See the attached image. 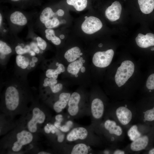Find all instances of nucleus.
Instances as JSON below:
<instances>
[{"instance_id":"obj_1","label":"nucleus","mask_w":154,"mask_h":154,"mask_svg":"<svg viewBox=\"0 0 154 154\" xmlns=\"http://www.w3.org/2000/svg\"><path fill=\"white\" fill-rule=\"evenodd\" d=\"M64 14V11L61 9H59L54 12L51 8L47 7L40 13L37 22L43 30L52 29L58 27L60 24L58 17L62 16Z\"/></svg>"},{"instance_id":"obj_2","label":"nucleus","mask_w":154,"mask_h":154,"mask_svg":"<svg viewBox=\"0 0 154 154\" xmlns=\"http://www.w3.org/2000/svg\"><path fill=\"white\" fill-rule=\"evenodd\" d=\"M135 66L131 61L129 60L123 62L117 68L115 76L116 83L118 87L123 85L132 75Z\"/></svg>"},{"instance_id":"obj_3","label":"nucleus","mask_w":154,"mask_h":154,"mask_svg":"<svg viewBox=\"0 0 154 154\" xmlns=\"http://www.w3.org/2000/svg\"><path fill=\"white\" fill-rule=\"evenodd\" d=\"M5 97L7 109L10 111L15 110L19 102V94L18 89L13 86H9L6 90Z\"/></svg>"},{"instance_id":"obj_4","label":"nucleus","mask_w":154,"mask_h":154,"mask_svg":"<svg viewBox=\"0 0 154 154\" xmlns=\"http://www.w3.org/2000/svg\"><path fill=\"white\" fill-rule=\"evenodd\" d=\"M114 54V51L112 49L105 51L97 52L93 56L92 62L96 67L102 68L106 67L111 63Z\"/></svg>"},{"instance_id":"obj_5","label":"nucleus","mask_w":154,"mask_h":154,"mask_svg":"<svg viewBox=\"0 0 154 154\" xmlns=\"http://www.w3.org/2000/svg\"><path fill=\"white\" fill-rule=\"evenodd\" d=\"M102 27V23L98 18L94 16H90L83 22L81 25V28L85 33L91 34L99 30Z\"/></svg>"},{"instance_id":"obj_6","label":"nucleus","mask_w":154,"mask_h":154,"mask_svg":"<svg viewBox=\"0 0 154 154\" xmlns=\"http://www.w3.org/2000/svg\"><path fill=\"white\" fill-rule=\"evenodd\" d=\"M8 20L11 26L17 28H21L25 26L29 21L26 15L19 11L10 13L8 16Z\"/></svg>"},{"instance_id":"obj_7","label":"nucleus","mask_w":154,"mask_h":154,"mask_svg":"<svg viewBox=\"0 0 154 154\" xmlns=\"http://www.w3.org/2000/svg\"><path fill=\"white\" fill-rule=\"evenodd\" d=\"M32 113V118L28 123L27 127L30 132L34 133L37 130V123H43L45 120V116L44 113L37 107L33 109Z\"/></svg>"},{"instance_id":"obj_8","label":"nucleus","mask_w":154,"mask_h":154,"mask_svg":"<svg viewBox=\"0 0 154 154\" xmlns=\"http://www.w3.org/2000/svg\"><path fill=\"white\" fill-rule=\"evenodd\" d=\"M33 138L32 134L29 131L24 130L19 132L17 135V140L13 143L12 147L13 151H19L23 145L31 143Z\"/></svg>"},{"instance_id":"obj_9","label":"nucleus","mask_w":154,"mask_h":154,"mask_svg":"<svg viewBox=\"0 0 154 154\" xmlns=\"http://www.w3.org/2000/svg\"><path fill=\"white\" fill-rule=\"evenodd\" d=\"M121 10V6L120 2L115 1L106 10L105 16L110 21H115L119 18Z\"/></svg>"},{"instance_id":"obj_10","label":"nucleus","mask_w":154,"mask_h":154,"mask_svg":"<svg viewBox=\"0 0 154 154\" xmlns=\"http://www.w3.org/2000/svg\"><path fill=\"white\" fill-rule=\"evenodd\" d=\"M88 133L87 130L84 127H76L73 128L67 134L66 139L70 142L84 140L87 137Z\"/></svg>"},{"instance_id":"obj_11","label":"nucleus","mask_w":154,"mask_h":154,"mask_svg":"<svg viewBox=\"0 0 154 154\" xmlns=\"http://www.w3.org/2000/svg\"><path fill=\"white\" fill-rule=\"evenodd\" d=\"M80 98V94L77 92H74L71 95L68 104V111L70 116H75L78 113Z\"/></svg>"},{"instance_id":"obj_12","label":"nucleus","mask_w":154,"mask_h":154,"mask_svg":"<svg viewBox=\"0 0 154 154\" xmlns=\"http://www.w3.org/2000/svg\"><path fill=\"white\" fill-rule=\"evenodd\" d=\"M135 41L137 45L141 48L154 46V34L149 33L144 35L139 33L135 38Z\"/></svg>"},{"instance_id":"obj_13","label":"nucleus","mask_w":154,"mask_h":154,"mask_svg":"<svg viewBox=\"0 0 154 154\" xmlns=\"http://www.w3.org/2000/svg\"><path fill=\"white\" fill-rule=\"evenodd\" d=\"M116 114L119 121L124 125L127 124L132 118V114L131 111L124 106L118 108L116 111Z\"/></svg>"},{"instance_id":"obj_14","label":"nucleus","mask_w":154,"mask_h":154,"mask_svg":"<svg viewBox=\"0 0 154 154\" xmlns=\"http://www.w3.org/2000/svg\"><path fill=\"white\" fill-rule=\"evenodd\" d=\"M93 117L96 119H99L102 116L104 110L102 101L100 99L96 98L92 101L91 107Z\"/></svg>"},{"instance_id":"obj_15","label":"nucleus","mask_w":154,"mask_h":154,"mask_svg":"<svg viewBox=\"0 0 154 154\" xmlns=\"http://www.w3.org/2000/svg\"><path fill=\"white\" fill-rule=\"evenodd\" d=\"M70 96V94L68 93L63 92L60 94L59 100L53 106V109L56 112H60L66 107Z\"/></svg>"},{"instance_id":"obj_16","label":"nucleus","mask_w":154,"mask_h":154,"mask_svg":"<svg viewBox=\"0 0 154 154\" xmlns=\"http://www.w3.org/2000/svg\"><path fill=\"white\" fill-rule=\"evenodd\" d=\"M149 138L146 135L140 137L133 141L130 145V148L133 151H139L145 149L147 145Z\"/></svg>"},{"instance_id":"obj_17","label":"nucleus","mask_w":154,"mask_h":154,"mask_svg":"<svg viewBox=\"0 0 154 154\" xmlns=\"http://www.w3.org/2000/svg\"><path fill=\"white\" fill-rule=\"evenodd\" d=\"M104 126L110 134H114L119 136L122 133L121 127L117 125L116 122L114 121L109 119L106 120L104 123Z\"/></svg>"},{"instance_id":"obj_18","label":"nucleus","mask_w":154,"mask_h":154,"mask_svg":"<svg viewBox=\"0 0 154 154\" xmlns=\"http://www.w3.org/2000/svg\"><path fill=\"white\" fill-rule=\"evenodd\" d=\"M140 9L144 14L151 13L154 9V0H138Z\"/></svg>"},{"instance_id":"obj_19","label":"nucleus","mask_w":154,"mask_h":154,"mask_svg":"<svg viewBox=\"0 0 154 154\" xmlns=\"http://www.w3.org/2000/svg\"><path fill=\"white\" fill-rule=\"evenodd\" d=\"M80 53L81 50L78 47H73L66 52L64 57L68 62H72L80 57Z\"/></svg>"},{"instance_id":"obj_20","label":"nucleus","mask_w":154,"mask_h":154,"mask_svg":"<svg viewBox=\"0 0 154 154\" xmlns=\"http://www.w3.org/2000/svg\"><path fill=\"white\" fill-rule=\"evenodd\" d=\"M88 0H66L67 4L73 6L76 10L81 11L87 7Z\"/></svg>"},{"instance_id":"obj_21","label":"nucleus","mask_w":154,"mask_h":154,"mask_svg":"<svg viewBox=\"0 0 154 154\" xmlns=\"http://www.w3.org/2000/svg\"><path fill=\"white\" fill-rule=\"evenodd\" d=\"M57 68L55 69H49L46 72V76L48 78H53L56 79L58 75L61 72H64L65 70L64 66L62 64H59Z\"/></svg>"},{"instance_id":"obj_22","label":"nucleus","mask_w":154,"mask_h":154,"mask_svg":"<svg viewBox=\"0 0 154 154\" xmlns=\"http://www.w3.org/2000/svg\"><path fill=\"white\" fill-rule=\"evenodd\" d=\"M83 63L79 60L74 61L70 64L67 67V71L73 75L77 74L82 66Z\"/></svg>"},{"instance_id":"obj_23","label":"nucleus","mask_w":154,"mask_h":154,"mask_svg":"<svg viewBox=\"0 0 154 154\" xmlns=\"http://www.w3.org/2000/svg\"><path fill=\"white\" fill-rule=\"evenodd\" d=\"M87 146L84 143H79L73 147L71 152V154H87L88 153Z\"/></svg>"},{"instance_id":"obj_24","label":"nucleus","mask_w":154,"mask_h":154,"mask_svg":"<svg viewBox=\"0 0 154 154\" xmlns=\"http://www.w3.org/2000/svg\"><path fill=\"white\" fill-rule=\"evenodd\" d=\"M16 62L17 66L22 69L27 68L30 63L28 58L22 55L18 54L16 56Z\"/></svg>"},{"instance_id":"obj_25","label":"nucleus","mask_w":154,"mask_h":154,"mask_svg":"<svg viewBox=\"0 0 154 154\" xmlns=\"http://www.w3.org/2000/svg\"><path fill=\"white\" fill-rule=\"evenodd\" d=\"M127 134L130 139L134 141L141 136V134L138 131L136 125L132 126L127 132Z\"/></svg>"},{"instance_id":"obj_26","label":"nucleus","mask_w":154,"mask_h":154,"mask_svg":"<svg viewBox=\"0 0 154 154\" xmlns=\"http://www.w3.org/2000/svg\"><path fill=\"white\" fill-rule=\"evenodd\" d=\"M12 49L5 42L1 40L0 41V52L1 54L7 55L11 53Z\"/></svg>"},{"instance_id":"obj_27","label":"nucleus","mask_w":154,"mask_h":154,"mask_svg":"<svg viewBox=\"0 0 154 154\" xmlns=\"http://www.w3.org/2000/svg\"><path fill=\"white\" fill-rule=\"evenodd\" d=\"M30 46L27 45L23 47L20 44L17 45L15 48V50L16 53L18 55H23L29 53L31 50Z\"/></svg>"},{"instance_id":"obj_28","label":"nucleus","mask_w":154,"mask_h":154,"mask_svg":"<svg viewBox=\"0 0 154 154\" xmlns=\"http://www.w3.org/2000/svg\"><path fill=\"white\" fill-rule=\"evenodd\" d=\"M144 118L147 121L154 120V107L152 109L147 110L145 112Z\"/></svg>"},{"instance_id":"obj_29","label":"nucleus","mask_w":154,"mask_h":154,"mask_svg":"<svg viewBox=\"0 0 154 154\" xmlns=\"http://www.w3.org/2000/svg\"><path fill=\"white\" fill-rule=\"evenodd\" d=\"M57 81L56 79L53 78H45L44 80L43 86L46 87H50L57 84Z\"/></svg>"},{"instance_id":"obj_30","label":"nucleus","mask_w":154,"mask_h":154,"mask_svg":"<svg viewBox=\"0 0 154 154\" xmlns=\"http://www.w3.org/2000/svg\"><path fill=\"white\" fill-rule=\"evenodd\" d=\"M146 86L149 90L154 89V73L151 74L148 77L146 83Z\"/></svg>"},{"instance_id":"obj_31","label":"nucleus","mask_w":154,"mask_h":154,"mask_svg":"<svg viewBox=\"0 0 154 154\" xmlns=\"http://www.w3.org/2000/svg\"><path fill=\"white\" fill-rule=\"evenodd\" d=\"M37 44L39 48L42 50H44L46 49L47 44L46 41L42 38L39 36L36 38Z\"/></svg>"},{"instance_id":"obj_32","label":"nucleus","mask_w":154,"mask_h":154,"mask_svg":"<svg viewBox=\"0 0 154 154\" xmlns=\"http://www.w3.org/2000/svg\"><path fill=\"white\" fill-rule=\"evenodd\" d=\"M52 92L56 93L61 90L63 88V85L61 83H58L50 87Z\"/></svg>"},{"instance_id":"obj_33","label":"nucleus","mask_w":154,"mask_h":154,"mask_svg":"<svg viewBox=\"0 0 154 154\" xmlns=\"http://www.w3.org/2000/svg\"><path fill=\"white\" fill-rule=\"evenodd\" d=\"M38 45L34 42H32L31 44V48L37 54H38L40 52V50L38 47Z\"/></svg>"},{"instance_id":"obj_34","label":"nucleus","mask_w":154,"mask_h":154,"mask_svg":"<svg viewBox=\"0 0 154 154\" xmlns=\"http://www.w3.org/2000/svg\"><path fill=\"white\" fill-rule=\"evenodd\" d=\"M51 41L54 44L56 45L60 44L61 43L60 38L56 36Z\"/></svg>"},{"instance_id":"obj_35","label":"nucleus","mask_w":154,"mask_h":154,"mask_svg":"<svg viewBox=\"0 0 154 154\" xmlns=\"http://www.w3.org/2000/svg\"><path fill=\"white\" fill-rule=\"evenodd\" d=\"M70 128L67 125L65 124L61 126L59 129L63 132H67L69 131Z\"/></svg>"},{"instance_id":"obj_36","label":"nucleus","mask_w":154,"mask_h":154,"mask_svg":"<svg viewBox=\"0 0 154 154\" xmlns=\"http://www.w3.org/2000/svg\"><path fill=\"white\" fill-rule=\"evenodd\" d=\"M44 129L45 132L47 133H49L51 132V129L50 124H47L44 126Z\"/></svg>"},{"instance_id":"obj_37","label":"nucleus","mask_w":154,"mask_h":154,"mask_svg":"<svg viewBox=\"0 0 154 154\" xmlns=\"http://www.w3.org/2000/svg\"><path fill=\"white\" fill-rule=\"evenodd\" d=\"M57 137V141L59 143L62 142L64 140V135L63 134L60 133L58 135Z\"/></svg>"},{"instance_id":"obj_38","label":"nucleus","mask_w":154,"mask_h":154,"mask_svg":"<svg viewBox=\"0 0 154 154\" xmlns=\"http://www.w3.org/2000/svg\"><path fill=\"white\" fill-rule=\"evenodd\" d=\"M55 119L56 121L61 123L63 121V116L61 114H58L55 117Z\"/></svg>"},{"instance_id":"obj_39","label":"nucleus","mask_w":154,"mask_h":154,"mask_svg":"<svg viewBox=\"0 0 154 154\" xmlns=\"http://www.w3.org/2000/svg\"><path fill=\"white\" fill-rule=\"evenodd\" d=\"M61 123L60 122L56 121L54 123V125L58 129H60L61 127Z\"/></svg>"},{"instance_id":"obj_40","label":"nucleus","mask_w":154,"mask_h":154,"mask_svg":"<svg viewBox=\"0 0 154 154\" xmlns=\"http://www.w3.org/2000/svg\"><path fill=\"white\" fill-rule=\"evenodd\" d=\"M114 154H124L125 152L124 151L119 150H117L115 151L114 153Z\"/></svg>"},{"instance_id":"obj_41","label":"nucleus","mask_w":154,"mask_h":154,"mask_svg":"<svg viewBox=\"0 0 154 154\" xmlns=\"http://www.w3.org/2000/svg\"><path fill=\"white\" fill-rule=\"evenodd\" d=\"M73 124V123L72 121L69 120L66 122L65 124L67 125L70 128H71Z\"/></svg>"},{"instance_id":"obj_42","label":"nucleus","mask_w":154,"mask_h":154,"mask_svg":"<svg viewBox=\"0 0 154 154\" xmlns=\"http://www.w3.org/2000/svg\"><path fill=\"white\" fill-rule=\"evenodd\" d=\"M31 60L35 63L37 62L38 61V58L35 56H33L31 58Z\"/></svg>"},{"instance_id":"obj_43","label":"nucleus","mask_w":154,"mask_h":154,"mask_svg":"<svg viewBox=\"0 0 154 154\" xmlns=\"http://www.w3.org/2000/svg\"><path fill=\"white\" fill-rule=\"evenodd\" d=\"M29 64L31 67H34L35 65V62L32 60L30 62Z\"/></svg>"},{"instance_id":"obj_44","label":"nucleus","mask_w":154,"mask_h":154,"mask_svg":"<svg viewBox=\"0 0 154 154\" xmlns=\"http://www.w3.org/2000/svg\"><path fill=\"white\" fill-rule=\"evenodd\" d=\"M2 17L1 13L0 14V28L2 27Z\"/></svg>"},{"instance_id":"obj_45","label":"nucleus","mask_w":154,"mask_h":154,"mask_svg":"<svg viewBox=\"0 0 154 154\" xmlns=\"http://www.w3.org/2000/svg\"><path fill=\"white\" fill-rule=\"evenodd\" d=\"M35 52L33 50H31L29 52V53L31 56H34L35 55Z\"/></svg>"},{"instance_id":"obj_46","label":"nucleus","mask_w":154,"mask_h":154,"mask_svg":"<svg viewBox=\"0 0 154 154\" xmlns=\"http://www.w3.org/2000/svg\"><path fill=\"white\" fill-rule=\"evenodd\" d=\"M85 71V68L84 67L82 66L81 68V71L82 73H84Z\"/></svg>"},{"instance_id":"obj_47","label":"nucleus","mask_w":154,"mask_h":154,"mask_svg":"<svg viewBox=\"0 0 154 154\" xmlns=\"http://www.w3.org/2000/svg\"><path fill=\"white\" fill-rule=\"evenodd\" d=\"M149 154H154V148L150 150L149 152Z\"/></svg>"},{"instance_id":"obj_48","label":"nucleus","mask_w":154,"mask_h":154,"mask_svg":"<svg viewBox=\"0 0 154 154\" xmlns=\"http://www.w3.org/2000/svg\"><path fill=\"white\" fill-rule=\"evenodd\" d=\"M38 154H50V153L44 151H41L38 153Z\"/></svg>"},{"instance_id":"obj_49","label":"nucleus","mask_w":154,"mask_h":154,"mask_svg":"<svg viewBox=\"0 0 154 154\" xmlns=\"http://www.w3.org/2000/svg\"><path fill=\"white\" fill-rule=\"evenodd\" d=\"M60 38L61 39H63L64 38V36L63 35H61L60 36Z\"/></svg>"},{"instance_id":"obj_50","label":"nucleus","mask_w":154,"mask_h":154,"mask_svg":"<svg viewBox=\"0 0 154 154\" xmlns=\"http://www.w3.org/2000/svg\"><path fill=\"white\" fill-rule=\"evenodd\" d=\"M102 46H103V44L102 43H100L98 45V46L100 47H102Z\"/></svg>"},{"instance_id":"obj_51","label":"nucleus","mask_w":154,"mask_h":154,"mask_svg":"<svg viewBox=\"0 0 154 154\" xmlns=\"http://www.w3.org/2000/svg\"><path fill=\"white\" fill-rule=\"evenodd\" d=\"M83 60V58H82V57H80L79 58V59H78V60H80V61H82V60Z\"/></svg>"},{"instance_id":"obj_52","label":"nucleus","mask_w":154,"mask_h":154,"mask_svg":"<svg viewBox=\"0 0 154 154\" xmlns=\"http://www.w3.org/2000/svg\"><path fill=\"white\" fill-rule=\"evenodd\" d=\"M10 0L13 1H17L20 0Z\"/></svg>"},{"instance_id":"obj_53","label":"nucleus","mask_w":154,"mask_h":154,"mask_svg":"<svg viewBox=\"0 0 154 154\" xmlns=\"http://www.w3.org/2000/svg\"><path fill=\"white\" fill-rule=\"evenodd\" d=\"M31 67L30 66H29L27 67V69L28 70H30L31 68Z\"/></svg>"},{"instance_id":"obj_54","label":"nucleus","mask_w":154,"mask_h":154,"mask_svg":"<svg viewBox=\"0 0 154 154\" xmlns=\"http://www.w3.org/2000/svg\"><path fill=\"white\" fill-rule=\"evenodd\" d=\"M59 64V63L58 62H56V66H58Z\"/></svg>"},{"instance_id":"obj_55","label":"nucleus","mask_w":154,"mask_h":154,"mask_svg":"<svg viewBox=\"0 0 154 154\" xmlns=\"http://www.w3.org/2000/svg\"><path fill=\"white\" fill-rule=\"evenodd\" d=\"M82 61L83 63H84L85 62V60H83Z\"/></svg>"},{"instance_id":"obj_56","label":"nucleus","mask_w":154,"mask_h":154,"mask_svg":"<svg viewBox=\"0 0 154 154\" xmlns=\"http://www.w3.org/2000/svg\"><path fill=\"white\" fill-rule=\"evenodd\" d=\"M74 76L75 77H77L78 76V75L77 74H75Z\"/></svg>"},{"instance_id":"obj_57","label":"nucleus","mask_w":154,"mask_h":154,"mask_svg":"<svg viewBox=\"0 0 154 154\" xmlns=\"http://www.w3.org/2000/svg\"><path fill=\"white\" fill-rule=\"evenodd\" d=\"M151 50L152 51H153L154 50V48H151Z\"/></svg>"},{"instance_id":"obj_58","label":"nucleus","mask_w":154,"mask_h":154,"mask_svg":"<svg viewBox=\"0 0 154 154\" xmlns=\"http://www.w3.org/2000/svg\"><path fill=\"white\" fill-rule=\"evenodd\" d=\"M80 54V55H82V53L81 52Z\"/></svg>"}]
</instances>
